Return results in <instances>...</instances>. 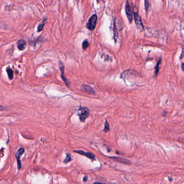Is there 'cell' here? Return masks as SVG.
I'll use <instances>...</instances> for the list:
<instances>
[{"label":"cell","instance_id":"cell-1","mask_svg":"<svg viewBox=\"0 0 184 184\" xmlns=\"http://www.w3.org/2000/svg\"><path fill=\"white\" fill-rule=\"evenodd\" d=\"M77 113L80 121L84 122L85 119L89 116L90 111L86 107H81L77 110Z\"/></svg>","mask_w":184,"mask_h":184},{"label":"cell","instance_id":"cell-10","mask_svg":"<svg viewBox=\"0 0 184 184\" xmlns=\"http://www.w3.org/2000/svg\"><path fill=\"white\" fill-rule=\"evenodd\" d=\"M17 46L19 50H24L27 46V44L24 40H20L17 41Z\"/></svg>","mask_w":184,"mask_h":184},{"label":"cell","instance_id":"cell-6","mask_svg":"<svg viewBox=\"0 0 184 184\" xmlns=\"http://www.w3.org/2000/svg\"><path fill=\"white\" fill-rule=\"evenodd\" d=\"M60 70L62 72V75H61V77L63 79V80H64V82H65V83L66 84L67 86L69 87L70 86V83L69 81L67 79V78L65 77V76H64V66L63 65V63L61 62H60Z\"/></svg>","mask_w":184,"mask_h":184},{"label":"cell","instance_id":"cell-8","mask_svg":"<svg viewBox=\"0 0 184 184\" xmlns=\"http://www.w3.org/2000/svg\"><path fill=\"white\" fill-rule=\"evenodd\" d=\"M75 152H76V153H77L79 154L84 156L86 157H87L88 158H89V159H91V160H94L95 156L93 154H92V153H90V152H85L83 151L82 150H79V151H74Z\"/></svg>","mask_w":184,"mask_h":184},{"label":"cell","instance_id":"cell-9","mask_svg":"<svg viewBox=\"0 0 184 184\" xmlns=\"http://www.w3.org/2000/svg\"><path fill=\"white\" fill-rule=\"evenodd\" d=\"M111 159H113L114 160H115L118 163H122L125 165H131V162L130 160H129L128 159H126L125 158H120V157H111Z\"/></svg>","mask_w":184,"mask_h":184},{"label":"cell","instance_id":"cell-4","mask_svg":"<svg viewBox=\"0 0 184 184\" xmlns=\"http://www.w3.org/2000/svg\"><path fill=\"white\" fill-rule=\"evenodd\" d=\"M125 11L127 17H128V20L130 23L132 22L133 20V11L132 8L131 7V5L128 1V0H127L125 4Z\"/></svg>","mask_w":184,"mask_h":184},{"label":"cell","instance_id":"cell-18","mask_svg":"<svg viewBox=\"0 0 184 184\" xmlns=\"http://www.w3.org/2000/svg\"><path fill=\"white\" fill-rule=\"evenodd\" d=\"M181 69L182 70V71H184V63H182L181 64Z\"/></svg>","mask_w":184,"mask_h":184},{"label":"cell","instance_id":"cell-3","mask_svg":"<svg viewBox=\"0 0 184 184\" xmlns=\"http://www.w3.org/2000/svg\"><path fill=\"white\" fill-rule=\"evenodd\" d=\"M97 21V16L96 14H93L91 16L88 23L86 24L87 28L91 31L93 30L96 27V25Z\"/></svg>","mask_w":184,"mask_h":184},{"label":"cell","instance_id":"cell-17","mask_svg":"<svg viewBox=\"0 0 184 184\" xmlns=\"http://www.w3.org/2000/svg\"><path fill=\"white\" fill-rule=\"evenodd\" d=\"M71 160V156L69 154H67L66 158L65 159V160H64V163H68Z\"/></svg>","mask_w":184,"mask_h":184},{"label":"cell","instance_id":"cell-15","mask_svg":"<svg viewBox=\"0 0 184 184\" xmlns=\"http://www.w3.org/2000/svg\"><path fill=\"white\" fill-rule=\"evenodd\" d=\"M149 7H150V1L149 0H145V10L147 12H148L149 9Z\"/></svg>","mask_w":184,"mask_h":184},{"label":"cell","instance_id":"cell-5","mask_svg":"<svg viewBox=\"0 0 184 184\" xmlns=\"http://www.w3.org/2000/svg\"><path fill=\"white\" fill-rule=\"evenodd\" d=\"M24 152V149L23 148H21L19 149L17 151L16 155H15L16 159H17V166H18V170H20L21 168V166H22L20 158H21V156L23 154Z\"/></svg>","mask_w":184,"mask_h":184},{"label":"cell","instance_id":"cell-16","mask_svg":"<svg viewBox=\"0 0 184 184\" xmlns=\"http://www.w3.org/2000/svg\"><path fill=\"white\" fill-rule=\"evenodd\" d=\"M44 24H45V21H43L39 25V26H38V28H37L38 31H41L43 30Z\"/></svg>","mask_w":184,"mask_h":184},{"label":"cell","instance_id":"cell-11","mask_svg":"<svg viewBox=\"0 0 184 184\" xmlns=\"http://www.w3.org/2000/svg\"><path fill=\"white\" fill-rule=\"evenodd\" d=\"M7 70V74H8L9 78L10 80L13 79V77H14L13 71H12V70H11L10 68H7V70Z\"/></svg>","mask_w":184,"mask_h":184},{"label":"cell","instance_id":"cell-14","mask_svg":"<svg viewBox=\"0 0 184 184\" xmlns=\"http://www.w3.org/2000/svg\"><path fill=\"white\" fill-rule=\"evenodd\" d=\"M89 46V42L87 41V40H85L84 41V42H83V44H82V48H83V49H87Z\"/></svg>","mask_w":184,"mask_h":184},{"label":"cell","instance_id":"cell-7","mask_svg":"<svg viewBox=\"0 0 184 184\" xmlns=\"http://www.w3.org/2000/svg\"><path fill=\"white\" fill-rule=\"evenodd\" d=\"M81 89L85 92H86L89 94H95V91L93 90V89L89 85H85V84L82 85L81 86Z\"/></svg>","mask_w":184,"mask_h":184},{"label":"cell","instance_id":"cell-12","mask_svg":"<svg viewBox=\"0 0 184 184\" xmlns=\"http://www.w3.org/2000/svg\"><path fill=\"white\" fill-rule=\"evenodd\" d=\"M160 63H161V58H159V60H158V62H157V64L156 68H155V73H155L156 77L157 76V75L158 73V72H159V67Z\"/></svg>","mask_w":184,"mask_h":184},{"label":"cell","instance_id":"cell-13","mask_svg":"<svg viewBox=\"0 0 184 184\" xmlns=\"http://www.w3.org/2000/svg\"><path fill=\"white\" fill-rule=\"evenodd\" d=\"M110 130V126L109 124L107 121L105 122V124H104V129L103 130V131L105 132H107Z\"/></svg>","mask_w":184,"mask_h":184},{"label":"cell","instance_id":"cell-2","mask_svg":"<svg viewBox=\"0 0 184 184\" xmlns=\"http://www.w3.org/2000/svg\"><path fill=\"white\" fill-rule=\"evenodd\" d=\"M134 13L135 21L137 27V28L139 29L140 30H143L144 29V25L142 23L141 17L140 16V15H139L138 11V10L137 8H135Z\"/></svg>","mask_w":184,"mask_h":184}]
</instances>
